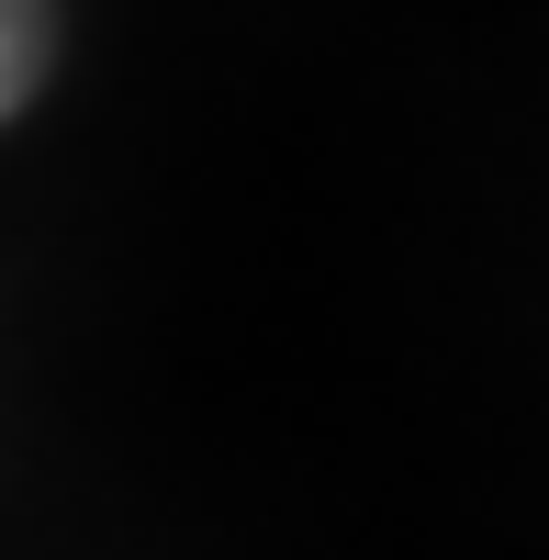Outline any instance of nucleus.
I'll use <instances>...</instances> for the list:
<instances>
[{
	"instance_id": "f257e3e1",
	"label": "nucleus",
	"mask_w": 549,
	"mask_h": 560,
	"mask_svg": "<svg viewBox=\"0 0 549 560\" xmlns=\"http://www.w3.org/2000/svg\"><path fill=\"white\" fill-rule=\"evenodd\" d=\"M45 45H57V0H0V124L34 102Z\"/></svg>"
}]
</instances>
